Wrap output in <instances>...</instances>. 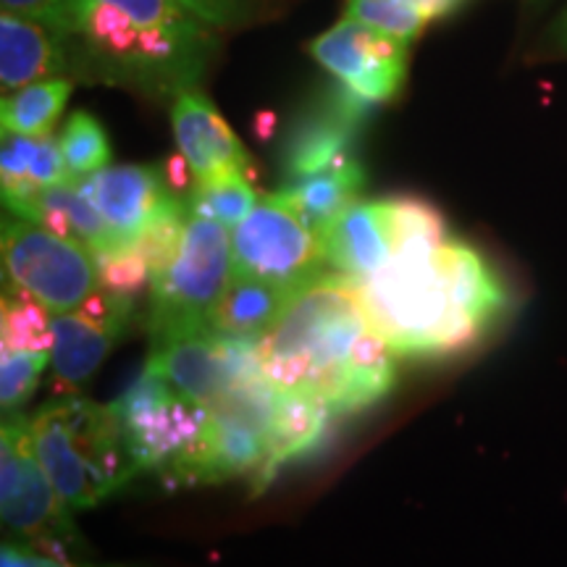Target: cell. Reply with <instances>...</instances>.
Segmentation results:
<instances>
[{"mask_svg": "<svg viewBox=\"0 0 567 567\" xmlns=\"http://www.w3.org/2000/svg\"><path fill=\"white\" fill-rule=\"evenodd\" d=\"M3 11L40 21L61 34H80L87 0H0Z\"/></svg>", "mask_w": 567, "mask_h": 567, "instance_id": "31", "label": "cell"}, {"mask_svg": "<svg viewBox=\"0 0 567 567\" xmlns=\"http://www.w3.org/2000/svg\"><path fill=\"white\" fill-rule=\"evenodd\" d=\"M97 276H101V289L111 292L118 300L134 302L142 289L153 281V271L147 260L130 247H118L105 255H97Z\"/></svg>", "mask_w": 567, "mask_h": 567, "instance_id": "29", "label": "cell"}, {"mask_svg": "<svg viewBox=\"0 0 567 567\" xmlns=\"http://www.w3.org/2000/svg\"><path fill=\"white\" fill-rule=\"evenodd\" d=\"M11 216L42 224L45 229L61 234V237L82 243L84 247H90L95 258L118 250V247H130L122 245V239L113 234L109 221L101 216V210L92 205L90 197L74 182L40 189L30 200L13 208Z\"/></svg>", "mask_w": 567, "mask_h": 567, "instance_id": "18", "label": "cell"}, {"mask_svg": "<svg viewBox=\"0 0 567 567\" xmlns=\"http://www.w3.org/2000/svg\"><path fill=\"white\" fill-rule=\"evenodd\" d=\"M0 567H101V565L80 563V559L74 557L51 555V551L30 547V544L24 542H6L3 551H0Z\"/></svg>", "mask_w": 567, "mask_h": 567, "instance_id": "32", "label": "cell"}, {"mask_svg": "<svg viewBox=\"0 0 567 567\" xmlns=\"http://www.w3.org/2000/svg\"><path fill=\"white\" fill-rule=\"evenodd\" d=\"M0 517L24 544L71 557L76 528L34 452L30 421L3 423L0 431Z\"/></svg>", "mask_w": 567, "mask_h": 567, "instance_id": "7", "label": "cell"}, {"mask_svg": "<svg viewBox=\"0 0 567 567\" xmlns=\"http://www.w3.org/2000/svg\"><path fill=\"white\" fill-rule=\"evenodd\" d=\"M234 271L292 289L326 271L321 239L279 193L264 195L231 229Z\"/></svg>", "mask_w": 567, "mask_h": 567, "instance_id": "8", "label": "cell"}, {"mask_svg": "<svg viewBox=\"0 0 567 567\" xmlns=\"http://www.w3.org/2000/svg\"><path fill=\"white\" fill-rule=\"evenodd\" d=\"M415 9L423 13L425 21H434V19H442L446 13H452L457 9L463 0H413Z\"/></svg>", "mask_w": 567, "mask_h": 567, "instance_id": "33", "label": "cell"}, {"mask_svg": "<svg viewBox=\"0 0 567 567\" xmlns=\"http://www.w3.org/2000/svg\"><path fill=\"white\" fill-rule=\"evenodd\" d=\"M0 179H3V203L13 210L40 189L71 179L63 161L61 142L53 134H17L3 132L0 145Z\"/></svg>", "mask_w": 567, "mask_h": 567, "instance_id": "20", "label": "cell"}, {"mask_svg": "<svg viewBox=\"0 0 567 567\" xmlns=\"http://www.w3.org/2000/svg\"><path fill=\"white\" fill-rule=\"evenodd\" d=\"M80 38L95 76L153 95L193 90L218 42L216 30L189 11L142 21L105 0H87Z\"/></svg>", "mask_w": 567, "mask_h": 567, "instance_id": "3", "label": "cell"}, {"mask_svg": "<svg viewBox=\"0 0 567 567\" xmlns=\"http://www.w3.org/2000/svg\"><path fill=\"white\" fill-rule=\"evenodd\" d=\"M559 45L567 48V13L563 17V21H559Z\"/></svg>", "mask_w": 567, "mask_h": 567, "instance_id": "34", "label": "cell"}, {"mask_svg": "<svg viewBox=\"0 0 567 567\" xmlns=\"http://www.w3.org/2000/svg\"><path fill=\"white\" fill-rule=\"evenodd\" d=\"M113 410L122 417L137 471H172L208 421V408L189 402L151 368L142 371L122 400L113 402Z\"/></svg>", "mask_w": 567, "mask_h": 567, "instance_id": "9", "label": "cell"}, {"mask_svg": "<svg viewBox=\"0 0 567 567\" xmlns=\"http://www.w3.org/2000/svg\"><path fill=\"white\" fill-rule=\"evenodd\" d=\"M234 276L231 229L189 210L179 252L151 281L153 337L208 326Z\"/></svg>", "mask_w": 567, "mask_h": 567, "instance_id": "5", "label": "cell"}, {"mask_svg": "<svg viewBox=\"0 0 567 567\" xmlns=\"http://www.w3.org/2000/svg\"><path fill=\"white\" fill-rule=\"evenodd\" d=\"M74 184L101 210L122 245H134L155 213L176 195L166 172L155 166H105Z\"/></svg>", "mask_w": 567, "mask_h": 567, "instance_id": "14", "label": "cell"}, {"mask_svg": "<svg viewBox=\"0 0 567 567\" xmlns=\"http://www.w3.org/2000/svg\"><path fill=\"white\" fill-rule=\"evenodd\" d=\"M287 297V289L276 287L271 281L234 271L224 297L213 308L208 326L226 339H250L255 342L279 316Z\"/></svg>", "mask_w": 567, "mask_h": 567, "instance_id": "21", "label": "cell"}, {"mask_svg": "<svg viewBox=\"0 0 567 567\" xmlns=\"http://www.w3.org/2000/svg\"><path fill=\"white\" fill-rule=\"evenodd\" d=\"M408 42L360 21L342 19L318 34L308 53L360 97L375 105L394 101L408 80Z\"/></svg>", "mask_w": 567, "mask_h": 567, "instance_id": "10", "label": "cell"}, {"mask_svg": "<svg viewBox=\"0 0 567 567\" xmlns=\"http://www.w3.org/2000/svg\"><path fill=\"white\" fill-rule=\"evenodd\" d=\"M174 137L195 182L243 172L250 174V155L203 92L184 90L172 109Z\"/></svg>", "mask_w": 567, "mask_h": 567, "instance_id": "15", "label": "cell"}, {"mask_svg": "<svg viewBox=\"0 0 567 567\" xmlns=\"http://www.w3.org/2000/svg\"><path fill=\"white\" fill-rule=\"evenodd\" d=\"M344 19L360 21L402 42H415L429 24L413 0H347Z\"/></svg>", "mask_w": 567, "mask_h": 567, "instance_id": "27", "label": "cell"}, {"mask_svg": "<svg viewBox=\"0 0 567 567\" xmlns=\"http://www.w3.org/2000/svg\"><path fill=\"white\" fill-rule=\"evenodd\" d=\"M360 292L368 321L400 358L471 352L509 310V292L494 266L457 239L396 250Z\"/></svg>", "mask_w": 567, "mask_h": 567, "instance_id": "2", "label": "cell"}, {"mask_svg": "<svg viewBox=\"0 0 567 567\" xmlns=\"http://www.w3.org/2000/svg\"><path fill=\"white\" fill-rule=\"evenodd\" d=\"M0 339L3 350H42L51 352L53 318L45 305L32 297L3 289V310H0Z\"/></svg>", "mask_w": 567, "mask_h": 567, "instance_id": "25", "label": "cell"}, {"mask_svg": "<svg viewBox=\"0 0 567 567\" xmlns=\"http://www.w3.org/2000/svg\"><path fill=\"white\" fill-rule=\"evenodd\" d=\"M3 276L6 287L45 305L51 313L76 310L101 287L90 247L19 216L3 221Z\"/></svg>", "mask_w": 567, "mask_h": 567, "instance_id": "6", "label": "cell"}, {"mask_svg": "<svg viewBox=\"0 0 567 567\" xmlns=\"http://www.w3.org/2000/svg\"><path fill=\"white\" fill-rule=\"evenodd\" d=\"M213 30H243L264 21L271 0H176Z\"/></svg>", "mask_w": 567, "mask_h": 567, "instance_id": "30", "label": "cell"}, {"mask_svg": "<svg viewBox=\"0 0 567 567\" xmlns=\"http://www.w3.org/2000/svg\"><path fill=\"white\" fill-rule=\"evenodd\" d=\"M48 363H51V352L3 350V360H0V405H3L6 413H11V410L30 400Z\"/></svg>", "mask_w": 567, "mask_h": 567, "instance_id": "28", "label": "cell"}, {"mask_svg": "<svg viewBox=\"0 0 567 567\" xmlns=\"http://www.w3.org/2000/svg\"><path fill=\"white\" fill-rule=\"evenodd\" d=\"M331 408L308 392H276L271 421H268V450H271V473L289 460L302 457L318 446Z\"/></svg>", "mask_w": 567, "mask_h": 567, "instance_id": "22", "label": "cell"}, {"mask_svg": "<svg viewBox=\"0 0 567 567\" xmlns=\"http://www.w3.org/2000/svg\"><path fill=\"white\" fill-rule=\"evenodd\" d=\"M132 305L97 287L76 310L53 316L51 368L55 394H74L124 337Z\"/></svg>", "mask_w": 567, "mask_h": 567, "instance_id": "12", "label": "cell"}, {"mask_svg": "<svg viewBox=\"0 0 567 567\" xmlns=\"http://www.w3.org/2000/svg\"><path fill=\"white\" fill-rule=\"evenodd\" d=\"M66 34L40 21L3 11L0 17V84L9 95L27 84L61 76L69 69Z\"/></svg>", "mask_w": 567, "mask_h": 567, "instance_id": "17", "label": "cell"}, {"mask_svg": "<svg viewBox=\"0 0 567 567\" xmlns=\"http://www.w3.org/2000/svg\"><path fill=\"white\" fill-rule=\"evenodd\" d=\"M59 142L71 179H82V176H90L109 166L111 142L105 137L101 122L90 116L87 111H76L69 118Z\"/></svg>", "mask_w": 567, "mask_h": 567, "instance_id": "26", "label": "cell"}, {"mask_svg": "<svg viewBox=\"0 0 567 567\" xmlns=\"http://www.w3.org/2000/svg\"><path fill=\"white\" fill-rule=\"evenodd\" d=\"M365 187V168L358 158H342L334 166L321 168L316 174L292 176L279 195L292 205L297 216L302 218L305 226L323 237L326 229L337 221L352 203L360 200V193Z\"/></svg>", "mask_w": 567, "mask_h": 567, "instance_id": "19", "label": "cell"}, {"mask_svg": "<svg viewBox=\"0 0 567 567\" xmlns=\"http://www.w3.org/2000/svg\"><path fill=\"white\" fill-rule=\"evenodd\" d=\"M71 90H74V84L66 76H51V80L13 90L11 95L3 97V105H0L3 132L51 134L61 111L66 109Z\"/></svg>", "mask_w": 567, "mask_h": 567, "instance_id": "23", "label": "cell"}, {"mask_svg": "<svg viewBox=\"0 0 567 567\" xmlns=\"http://www.w3.org/2000/svg\"><path fill=\"white\" fill-rule=\"evenodd\" d=\"M326 268L363 284L392 264L396 245L386 200H358L321 237Z\"/></svg>", "mask_w": 567, "mask_h": 567, "instance_id": "16", "label": "cell"}, {"mask_svg": "<svg viewBox=\"0 0 567 567\" xmlns=\"http://www.w3.org/2000/svg\"><path fill=\"white\" fill-rule=\"evenodd\" d=\"M373 105L339 82V87L331 90L321 103L302 111L281 151V166L289 179L316 174L334 166L337 161L350 158L352 142Z\"/></svg>", "mask_w": 567, "mask_h": 567, "instance_id": "13", "label": "cell"}, {"mask_svg": "<svg viewBox=\"0 0 567 567\" xmlns=\"http://www.w3.org/2000/svg\"><path fill=\"white\" fill-rule=\"evenodd\" d=\"M187 203L193 213H200V216H208L213 221L234 229L250 216L260 197L250 184V174L234 172L216 176V179L193 182Z\"/></svg>", "mask_w": 567, "mask_h": 567, "instance_id": "24", "label": "cell"}, {"mask_svg": "<svg viewBox=\"0 0 567 567\" xmlns=\"http://www.w3.org/2000/svg\"><path fill=\"white\" fill-rule=\"evenodd\" d=\"M392 347L368 321L354 279L323 271L292 289L255 339L260 375L276 392H308L331 413H358L394 384Z\"/></svg>", "mask_w": 567, "mask_h": 567, "instance_id": "1", "label": "cell"}, {"mask_svg": "<svg viewBox=\"0 0 567 567\" xmlns=\"http://www.w3.org/2000/svg\"><path fill=\"white\" fill-rule=\"evenodd\" d=\"M34 452L71 513L116 494L137 471L113 405L66 394L30 417Z\"/></svg>", "mask_w": 567, "mask_h": 567, "instance_id": "4", "label": "cell"}, {"mask_svg": "<svg viewBox=\"0 0 567 567\" xmlns=\"http://www.w3.org/2000/svg\"><path fill=\"white\" fill-rule=\"evenodd\" d=\"M239 339H226L210 329H179L153 337L147 365L176 392L200 408H213L239 381L252 379L239 365Z\"/></svg>", "mask_w": 567, "mask_h": 567, "instance_id": "11", "label": "cell"}]
</instances>
